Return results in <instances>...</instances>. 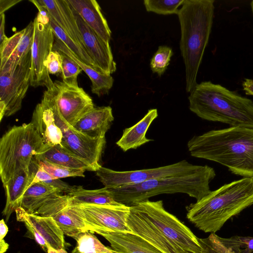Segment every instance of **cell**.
I'll return each instance as SVG.
<instances>
[{
  "label": "cell",
  "instance_id": "cell-10",
  "mask_svg": "<svg viewBox=\"0 0 253 253\" xmlns=\"http://www.w3.org/2000/svg\"><path fill=\"white\" fill-rule=\"evenodd\" d=\"M203 167L193 165L183 160L163 167L129 171H116L101 166L95 172L105 187L116 188L152 179L193 172L201 169Z\"/></svg>",
  "mask_w": 253,
  "mask_h": 253
},
{
  "label": "cell",
  "instance_id": "cell-24",
  "mask_svg": "<svg viewBox=\"0 0 253 253\" xmlns=\"http://www.w3.org/2000/svg\"><path fill=\"white\" fill-rule=\"evenodd\" d=\"M52 50L66 54L79 65L91 80V91L93 93L99 97L108 93L114 83V79L111 75L102 74L80 61L71 52L65 43L55 35Z\"/></svg>",
  "mask_w": 253,
  "mask_h": 253
},
{
  "label": "cell",
  "instance_id": "cell-33",
  "mask_svg": "<svg viewBox=\"0 0 253 253\" xmlns=\"http://www.w3.org/2000/svg\"><path fill=\"white\" fill-rule=\"evenodd\" d=\"M35 159L38 165L55 179L68 177H84V173L85 170L84 169L68 168L47 161L40 160L36 158Z\"/></svg>",
  "mask_w": 253,
  "mask_h": 253
},
{
  "label": "cell",
  "instance_id": "cell-14",
  "mask_svg": "<svg viewBox=\"0 0 253 253\" xmlns=\"http://www.w3.org/2000/svg\"><path fill=\"white\" fill-rule=\"evenodd\" d=\"M69 5L80 31L85 48L89 55L103 74L111 75L115 72L117 67L110 44L103 41L88 26L72 6L70 4Z\"/></svg>",
  "mask_w": 253,
  "mask_h": 253
},
{
  "label": "cell",
  "instance_id": "cell-46",
  "mask_svg": "<svg viewBox=\"0 0 253 253\" xmlns=\"http://www.w3.org/2000/svg\"><path fill=\"white\" fill-rule=\"evenodd\" d=\"M17 253H22L20 251L17 252Z\"/></svg>",
  "mask_w": 253,
  "mask_h": 253
},
{
  "label": "cell",
  "instance_id": "cell-5",
  "mask_svg": "<svg viewBox=\"0 0 253 253\" xmlns=\"http://www.w3.org/2000/svg\"><path fill=\"white\" fill-rule=\"evenodd\" d=\"M190 93L189 109L202 119L253 129L252 100L211 81L197 84Z\"/></svg>",
  "mask_w": 253,
  "mask_h": 253
},
{
  "label": "cell",
  "instance_id": "cell-41",
  "mask_svg": "<svg viewBox=\"0 0 253 253\" xmlns=\"http://www.w3.org/2000/svg\"><path fill=\"white\" fill-rule=\"evenodd\" d=\"M22 0H0V15Z\"/></svg>",
  "mask_w": 253,
  "mask_h": 253
},
{
  "label": "cell",
  "instance_id": "cell-30",
  "mask_svg": "<svg viewBox=\"0 0 253 253\" xmlns=\"http://www.w3.org/2000/svg\"><path fill=\"white\" fill-rule=\"evenodd\" d=\"M50 23L54 34L65 43L68 49L78 59L102 74L87 52L71 39L56 25L50 17Z\"/></svg>",
  "mask_w": 253,
  "mask_h": 253
},
{
  "label": "cell",
  "instance_id": "cell-44",
  "mask_svg": "<svg viewBox=\"0 0 253 253\" xmlns=\"http://www.w3.org/2000/svg\"><path fill=\"white\" fill-rule=\"evenodd\" d=\"M47 253H68L65 249L56 250L51 246H48Z\"/></svg>",
  "mask_w": 253,
  "mask_h": 253
},
{
  "label": "cell",
  "instance_id": "cell-16",
  "mask_svg": "<svg viewBox=\"0 0 253 253\" xmlns=\"http://www.w3.org/2000/svg\"><path fill=\"white\" fill-rule=\"evenodd\" d=\"M38 164L34 156L30 169L22 170L3 184L6 204L2 212L8 221L12 213L21 206L24 195L31 184L37 171Z\"/></svg>",
  "mask_w": 253,
  "mask_h": 253
},
{
  "label": "cell",
  "instance_id": "cell-12",
  "mask_svg": "<svg viewBox=\"0 0 253 253\" xmlns=\"http://www.w3.org/2000/svg\"><path fill=\"white\" fill-rule=\"evenodd\" d=\"M55 123L62 132V146L87 163L96 171L101 167L100 161L106 143L105 137L91 138L75 129L61 115L56 97L53 104Z\"/></svg>",
  "mask_w": 253,
  "mask_h": 253
},
{
  "label": "cell",
  "instance_id": "cell-36",
  "mask_svg": "<svg viewBox=\"0 0 253 253\" xmlns=\"http://www.w3.org/2000/svg\"><path fill=\"white\" fill-rule=\"evenodd\" d=\"M55 193L62 192L58 188L46 182H40L34 184L30 186L26 191L22 204Z\"/></svg>",
  "mask_w": 253,
  "mask_h": 253
},
{
  "label": "cell",
  "instance_id": "cell-29",
  "mask_svg": "<svg viewBox=\"0 0 253 253\" xmlns=\"http://www.w3.org/2000/svg\"><path fill=\"white\" fill-rule=\"evenodd\" d=\"M34 36V23L31 21L24 28V35L13 52L5 61L0 62V69L12 68L17 66L31 51Z\"/></svg>",
  "mask_w": 253,
  "mask_h": 253
},
{
  "label": "cell",
  "instance_id": "cell-19",
  "mask_svg": "<svg viewBox=\"0 0 253 253\" xmlns=\"http://www.w3.org/2000/svg\"><path fill=\"white\" fill-rule=\"evenodd\" d=\"M114 119L110 106L94 107L73 127L91 138L105 137Z\"/></svg>",
  "mask_w": 253,
  "mask_h": 253
},
{
  "label": "cell",
  "instance_id": "cell-7",
  "mask_svg": "<svg viewBox=\"0 0 253 253\" xmlns=\"http://www.w3.org/2000/svg\"><path fill=\"white\" fill-rule=\"evenodd\" d=\"M44 145L30 122L13 126L0 139V176L4 184L22 170H28L34 156Z\"/></svg>",
  "mask_w": 253,
  "mask_h": 253
},
{
  "label": "cell",
  "instance_id": "cell-22",
  "mask_svg": "<svg viewBox=\"0 0 253 253\" xmlns=\"http://www.w3.org/2000/svg\"><path fill=\"white\" fill-rule=\"evenodd\" d=\"M158 116L157 109L149 110L146 115L138 122L123 130L121 137L116 144L123 151L135 149L153 140L146 137V133L153 121Z\"/></svg>",
  "mask_w": 253,
  "mask_h": 253
},
{
  "label": "cell",
  "instance_id": "cell-4",
  "mask_svg": "<svg viewBox=\"0 0 253 253\" xmlns=\"http://www.w3.org/2000/svg\"><path fill=\"white\" fill-rule=\"evenodd\" d=\"M214 3V0H184L177 14L187 92H190L197 84L198 73L211 31Z\"/></svg>",
  "mask_w": 253,
  "mask_h": 253
},
{
  "label": "cell",
  "instance_id": "cell-11",
  "mask_svg": "<svg viewBox=\"0 0 253 253\" xmlns=\"http://www.w3.org/2000/svg\"><path fill=\"white\" fill-rule=\"evenodd\" d=\"M72 207L83 219L86 231L101 236L113 233H133L127 223L130 207L123 204Z\"/></svg>",
  "mask_w": 253,
  "mask_h": 253
},
{
  "label": "cell",
  "instance_id": "cell-6",
  "mask_svg": "<svg viewBox=\"0 0 253 253\" xmlns=\"http://www.w3.org/2000/svg\"><path fill=\"white\" fill-rule=\"evenodd\" d=\"M215 175L212 168L205 165L189 173L108 189L117 202L128 207L162 194L184 193L197 201L211 192L210 183Z\"/></svg>",
  "mask_w": 253,
  "mask_h": 253
},
{
  "label": "cell",
  "instance_id": "cell-34",
  "mask_svg": "<svg viewBox=\"0 0 253 253\" xmlns=\"http://www.w3.org/2000/svg\"><path fill=\"white\" fill-rule=\"evenodd\" d=\"M58 52L61 55L62 60L61 73L62 82L70 86H79L77 77L83 70L82 69L72 58L62 52Z\"/></svg>",
  "mask_w": 253,
  "mask_h": 253
},
{
  "label": "cell",
  "instance_id": "cell-21",
  "mask_svg": "<svg viewBox=\"0 0 253 253\" xmlns=\"http://www.w3.org/2000/svg\"><path fill=\"white\" fill-rule=\"evenodd\" d=\"M203 253H252L253 237L235 236L229 238L211 233L206 238H198Z\"/></svg>",
  "mask_w": 253,
  "mask_h": 253
},
{
  "label": "cell",
  "instance_id": "cell-25",
  "mask_svg": "<svg viewBox=\"0 0 253 253\" xmlns=\"http://www.w3.org/2000/svg\"><path fill=\"white\" fill-rule=\"evenodd\" d=\"M69 198L68 206L81 205H118L109 190L104 187L95 190H86L81 186H73L67 194Z\"/></svg>",
  "mask_w": 253,
  "mask_h": 253
},
{
  "label": "cell",
  "instance_id": "cell-23",
  "mask_svg": "<svg viewBox=\"0 0 253 253\" xmlns=\"http://www.w3.org/2000/svg\"><path fill=\"white\" fill-rule=\"evenodd\" d=\"M102 236L109 242L115 253H163L133 233H113Z\"/></svg>",
  "mask_w": 253,
  "mask_h": 253
},
{
  "label": "cell",
  "instance_id": "cell-15",
  "mask_svg": "<svg viewBox=\"0 0 253 253\" xmlns=\"http://www.w3.org/2000/svg\"><path fill=\"white\" fill-rule=\"evenodd\" d=\"M55 98L54 87L46 90L41 102L33 112L31 123L42 138L44 145L61 144L62 132L55 123L53 104Z\"/></svg>",
  "mask_w": 253,
  "mask_h": 253
},
{
  "label": "cell",
  "instance_id": "cell-9",
  "mask_svg": "<svg viewBox=\"0 0 253 253\" xmlns=\"http://www.w3.org/2000/svg\"><path fill=\"white\" fill-rule=\"evenodd\" d=\"M31 51L12 68L0 69V121L21 108L30 84Z\"/></svg>",
  "mask_w": 253,
  "mask_h": 253
},
{
  "label": "cell",
  "instance_id": "cell-42",
  "mask_svg": "<svg viewBox=\"0 0 253 253\" xmlns=\"http://www.w3.org/2000/svg\"><path fill=\"white\" fill-rule=\"evenodd\" d=\"M242 86L246 94L253 95V79H245Z\"/></svg>",
  "mask_w": 253,
  "mask_h": 253
},
{
  "label": "cell",
  "instance_id": "cell-27",
  "mask_svg": "<svg viewBox=\"0 0 253 253\" xmlns=\"http://www.w3.org/2000/svg\"><path fill=\"white\" fill-rule=\"evenodd\" d=\"M55 193L26 204H22L27 212L42 216H53L68 206L67 194Z\"/></svg>",
  "mask_w": 253,
  "mask_h": 253
},
{
  "label": "cell",
  "instance_id": "cell-8",
  "mask_svg": "<svg viewBox=\"0 0 253 253\" xmlns=\"http://www.w3.org/2000/svg\"><path fill=\"white\" fill-rule=\"evenodd\" d=\"M38 9L35 18L34 36L31 49L30 85L34 87L45 86L47 89L54 87L45 67L47 58L52 50L54 35L50 23V16L46 8L37 0H31Z\"/></svg>",
  "mask_w": 253,
  "mask_h": 253
},
{
  "label": "cell",
  "instance_id": "cell-31",
  "mask_svg": "<svg viewBox=\"0 0 253 253\" xmlns=\"http://www.w3.org/2000/svg\"><path fill=\"white\" fill-rule=\"evenodd\" d=\"M76 240V245L71 253H115L111 247L104 245L89 231L81 233Z\"/></svg>",
  "mask_w": 253,
  "mask_h": 253
},
{
  "label": "cell",
  "instance_id": "cell-40",
  "mask_svg": "<svg viewBox=\"0 0 253 253\" xmlns=\"http://www.w3.org/2000/svg\"><path fill=\"white\" fill-rule=\"evenodd\" d=\"M0 48H1L8 39L5 34L4 13L0 15Z\"/></svg>",
  "mask_w": 253,
  "mask_h": 253
},
{
  "label": "cell",
  "instance_id": "cell-26",
  "mask_svg": "<svg viewBox=\"0 0 253 253\" xmlns=\"http://www.w3.org/2000/svg\"><path fill=\"white\" fill-rule=\"evenodd\" d=\"M35 158L45 160L64 167L94 171V169L83 159L70 153L61 144L44 145L43 150L34 156Z\"/></svg>",
  "mask_w": 253,
  "mask_h": 253
},
{
  "label": "cell",
  "instance_id": "cell-45",
  "mask_svg": "<svg viewBox=\"0 0 253 253\" xmlns=\"http://www.w3.org/2000/svg\"><path fill=\"white\" fill-rule=\"evenodd\" d=\"M251 7L252 11V12L253 13V0H252L251 2Z\"/></svg>",
  "mask_w": 253,
  "mask_h": 253
},
{
  "label": "cell",
  "instance_id": "cell-20",
  "mask_svg": "<svg viewBox=\"0 0 253 253\" xmlns=\"http://www.w3.org/2000/svg\"><path fill=\"white\" fill-rule=\"evenodd\" d=\"M85 22L105 42L109 43L111 31L99 4L95 0H67Z\"/></svg>",
  "mask_w": 253,
  "mask_h": 253
},
{
  "label": "cell",
  "instance_id": "cell-17",
  "mask_svg": "<svg viewBox=\"0 0 253 253\" xmlns=\"http://www.w3.org/2000/svg\"><path fill=\"white\" fill-rule=\"evenodd\" d=\"M15 212L18 221L29 224L52 248L65 249L64 234L53 217L30 214L21 207Z\"/></svg>",
  "mask_w": 253,
  "mask_h": 253
},
{
  "label": "cell",
  "instance_id": "cell-43",
  "mask_svg": "<svg viewBox=\"0 0 253 253\" xmlns=\"http://www.w3.org/2000/svg\"><path fill=\"white\" fill-rule=\"evenodd\" d=\"M8 231V228L4 219H2L0 221V241L4 240V238Z\"/></svg>",
  "mask_w": 253,
  "mask_h": 253
},
{
  "label": "cell",
  "instance_id": "cell-2",
  "mask_svg": "<svg viewBox=\"0 0 253 253\" xmlns=\"http://www.w3.org/2000/svg\"><path fill=\"white\" fill-rule=\"evenodd\" d=\"M191 156L218 163L232 173L253 177V129L230 127L207 131L187 143Z\"/></svg>",
  "mask_w": 253,
  "mask_h": 253
},
{
  "label": "cell",
  "instance_id": "cell-1",
  "mask_svg": "<svg viewBox=\"0 0 253 253\" xmlns=\"http://www.w3.org/2000/svg\"><path fill=\"white\" fill-rule=\"evenodd\" d=\"M127 223L133 234L163 253H203L199 238L165 210L162 200H148L130 207Z\"/></svg>",
  "mask_w": 253,
  "mask_h": 253
},
{
  "label": "cell",
  "instance_id": "cell-28",
  "mask_svg": "<svg viewBox=\"0 0 253 253\" xmlns=\"http://www.w3.org/2000/svg\"><path fill=\"white\" fill-rule=\"evenodd\" d=\"M64 235L75 240L86 231L85 224L72 206H67L52 216Z\"/></svg>",
  "mask_w": 253,
  "mask_h": 253
},
{
  "label": "cell",
  "instance_id": "cell-38",
  "mask_svg": "<svg viewBox=\"0 0 253 253\" xmlns=\"http://www.w3.org/2000/svg\"><path fill=\"white\" fill-rule=\"evenodd\" d=\"M24 224L31 237L34 239L40 246L42 249L47 253L48 247L49 245L45 240L29 224L26 222H24Z\"/></svg>",
  "mask_w": 253,
  "mask_h": 253
},
{
  "label": "cell",
  "instance_id": "cell-3",
  "mask_svg": "<svg viewBox=\"0 0 253 253\" xmlns=\"http://www.w3.org/2000/svg\"><path fill=\"white\" fill-rule=\"evenodd\" d=\"M253 204V177H243L187 206L186 217L199 230L215 233L228 219Z\"/></svg>",
  "mask_w": 253,
  "mask_h": 253
},
{
  "label": "cell",
  "instance_id": "cell-13",
  "mask_svg": "<svg viewBox=\"0 0 253 253\" xmlns=\"http://www.w3.org/2000/svg\"><path fill=\"white\" fill-rule=\"evenodd\" d=\"M58 110L65 121L73 126L94 108L92 98L83 88L69 85L63 82H54Z\"/></svg>",
  "mask_w": 253,
  "mask_h": 253
},
{
  "label": "cell",
  "instance_id": "cell-32",
  "mask_svg": "<svg viewBox=\"0 0 253 253\" xmlns=\"http://www.w3.org/2000/svg\"><path fill=\"white\" fill-rule=\"evenodd\" d=\"M184 0H144L143 4L147 11L158 14H177L178 7Z\"/></svg>",
  "mask_w": 253,
  "mask_h": 253
},
{
  "label": "cell",
  "instance_id": "cell-39",
  "mask_svg": "<svg viewBox=\"0 0 253 253\" xmlns=\"http://www.w3.org/2000/svg\"><path fill=\"white\" fill-rule=\"evenodd\" d=\"M38 166L36 174L30 186L40 182H45L55 179L54 177L45 171L39 165Z\"/></svg>",
  "mask_w": 253,
  "mask_h": 253
},
{
  "label": "cell",
  "instance_id": "cell-18",
  "mask_svg": "<svg viewBox=\"0 0 253 253\" xmlns=\"http://www.w3.org/2000/svg\"><path fill=\"white\" fill-rule=\"evenodd\" d=\"M38 1L46 8L50 18L56 25L86 51L77 21L67 0Z\"/></svg>",
  "mask_w": 253,
  "mask_h": 253
},
{
  "label": "cell",
  "instance_id": "cell-35",
  "mask_svg": "<svg viewBox=\"0 0 253 253\" xmlns=\"http://www.w3.org/2000/svg\"><path fill=\"white\" fill-rule=\"evenodd\" d=\"M173 55L172 49L166 45L160 46L150 60V68L153 73L161 77L169 64Z\"/></svg>",
  "mask_w": 253,
  "mask_h": 253
},
{
  "label": "cell",
  "instance_id": "cell-37",
  "mask_svg": "<svg viewBox=\"0 0 253 253\" xmlns=\"http://www.w3.org/2000/svg\"><path fill=\"white\" fill-rule=\"evenodd\" d=\"M62 57L57 51L52 50L45 61V65L49 74H58L62 73Z\"/></svg>",
  "mask_w": 253,
  "mask_h": 253
}]
</instances>
